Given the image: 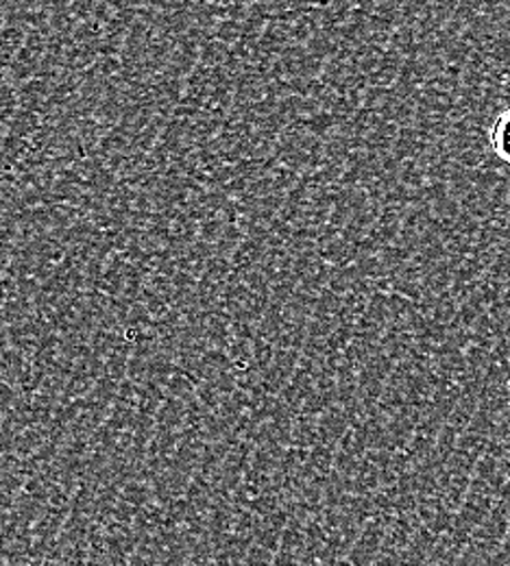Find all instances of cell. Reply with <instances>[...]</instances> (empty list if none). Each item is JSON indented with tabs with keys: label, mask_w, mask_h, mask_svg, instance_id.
<instances>
[{
	"label": "cell",
	"mask_w": 510,
	"mask_h": 566,
	"mask_svg": "<svg viewBox=\"0 0 510 566\" xmlns=\"http://www.w3.org/2000/svg\"><path fill=\"white\" fill-rule=\"evenodd\" d=\"M489 146L498 159L510 166V107L498 114L489 127Z\"/></svg>",
	"instance_id": "6da1fadb"
}]
</instances>
